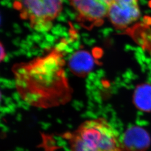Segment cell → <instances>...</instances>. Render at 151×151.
<instances>
[{"mask_svg": "<svg viewBox=\"0 0 151 151\" xmlns=\"http://www.w3.org/2000/svg\"><path fill=\"white\" fill-rule=\"evenodd\" d=\"M62 46L63 43L43 56L14 65L17 92L30 105L47 109L70 100L72 90L65 73Z\"/></svg>", "mask_w": 151, "mask_h": 151, "instance_id": "1", "label": "cell"}, {"mask_svg": "<svg viewBox=\"0 0 151 151\" xmlns=\"http://www.w3.org/2000/svg\"><path fill=\"white\" fill-rule=\"evenodd\" d=\"M67 137L70 151H125L118 132L104 118L87 120Z\"/></svg>", "mask_w": 151, "mask_h": 151, "instance_id": "2", "label": "cell"}, {"mask_svg": "<svg viewBox=\"0 0 151 151\" xmlns=\"http://www.w3.org/2000/svg\"><path fill=\"white\" fill-rule=\"evenodd\" d=\"M63 0H15L14 7L22 19L38 32H47L63 10Z\"/></svg>", "mask_w": 151, "mask_h": 151, "instance_id": "3", "label": "cell"}, {"mask_svg": "<svg viewBox=\"0 0 151 151\" xmlns=\"http://www.w3.org/2000/svg\"><path fill=\"white\" fill-rule=\"evenodd\" d=\"M75 12L76 20L88 30L102 25L112 0H68Z\"/></svg>", "mask_w": 151, "mask_h": 151, "instance_id": "4", "label": "cell"}, {"mask_svg": "<svg viewBox=\"0 0 151 151\" xmlns=\"http://www.w3.org/2000/svg\"><path fill=\"white\" fill-rule=\"evenodd\" d=\"M139 0H112L108 18L114 27L124 30L140 16Z\"/></svg>", "mask_w": 151, "mask_h": 151, "instance_id": "5", "label": "cell"}, {"mask_svg": "<svg viewBox=\"0 0 151 151\" xmlns=\"http://www.w3.org/2000/svg\"><path fill=\"white\" fill-rule=\"evenodd\" d=\"M122 143L125 151H146L151 145V137L139 127H130L124 133Z\"/></svg>", "mask_w": 151, "mask_h": 151, "instance_id": "6", "label": "cell"}, {"mask_svg": "<svg viewBox=\"0 0 151 151\" xmlns=\"http://www.w3.org/2000/svg\"><path fill=\"white\" fill-rule=\"evenodd\" d=\"M68 64L73 74L79 77H85L93 69L95 60L88 51L79 50L70 57Z\"/></svg>", "mask_w": 151, "mask_h": 151, "instance_id": "7", "label": "cell"}, {"mask_svg": "<svg viewBox=\"0 0 151 151\" xmlns=\"http://www.w3.org/2000/svg\"><path fill=\"white\" fill-rule=\"evenodd\" d=\"M134 102L139 110L151 111V86L147 83L141 84L135 89Z\"/></svg>", "mask_w": 151, "mask_h": 151, "instance_id": "8", "label": "cell"}, {"mask_svg": "<svg viewBox=\"0 0 151 151\" xmlns=\"http://www.w3.org/2000/svg\"><path fill=\"white\" fill-rule=\"evenodd\" d=\"M1 60H3L4 58L5 57V52H4V48L1 43Z\"/></svg>", "mask_w": 151, "mask_h": 151, "instance_id": "9", "label": "cell"}]
</instances>
